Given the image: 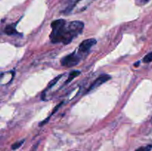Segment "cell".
<instances>
[{
  "instance_id": "cell-8",
  "label": "cell",
  "mask_w": 152,
  "mask_h": 151,
  "mask_svg": "<svg viewBox=\"0 0 152 151\" xmlns=\"http://www.w3.org/2000/svg\"><path fill=\"white\" fill-rule=\"evenodd\" d=\"M142 62H143L144 63H149V62H152V51L148 53V54H146L144 56Z\"/></svg>"
},
{
  "instance_id": "cell-5",
  "label": "cell",
  "mask_w": 152,
  "mask_h": 151,
  "mask_svg": "<svg viewBox=\"0 0 152 151\" xmlns=\"http://www.w3.org/2000/svg\"><path fill=\"white\" fill-rule=\"evenodd\" d=\"M4 33L7 35L11 36V35H18L19 33L16 30V24L15 25H7L4 28Z\"/></svg>"
},
{
  "instance_id": "cell-4",
  "label": "cell",
  "mask_w": 152,
  "mask_h": 151,
  "mask_svg": "<svg viewBox=\"0 0 152 151\" xmlns=\"http://www.w3.org/2000/svg\"><path fill=\"white\" fill-rule=\"evenodd\" d=\"M111 77L109 75H106V74H104V75L100 76L98 77L91 84L90 87L88 89V91H91L92 90H94L96 87H99L100 85H102V84L106 82L107 81H108L109 79H111Z\"/></svg>"
},
{
  "instance_id": "cell-9",
  "label": "cell",
  "mask_w": 152,
  "mask_h": 151,
  "mask_svg": "<svg viewBox=\"0 0 152 151\" xmlns=\"http://www.w3.org/2000/svg\"><path fill=\"white\" fill-rule=\"evenodd\" d=\"M152 149V145H146V146H142L137 149L135 151H151Z\"/></svg>"
},
{
  "instance_id": "cell-3",
  "label": "cell",
  "mask_w": 152,
  "mask_h": 151,
  "mask_svg": "<svg viewBox=\"0 0 152 151\" xmlns=\"http://www.w3.org/2000/svg\"><path fill=\"white\" fill-rule=\"evenodd\" d=\"M96 40L95 38H88V39L84 40L80 43L79 45V48L77 50L78 53L83 56L84 53H88L89 50H91L92 47L94 44H96Z\"/></svg>"
},
{
  "instance_id": "cell-1",
  "label": "cell",
  "mask_w": 152,
  "mask_h": 151,
  "mask_svg": "<svg viewBox=\"0 0 152 151\" xmlns=\"http://www.w3.org/2000/svg\"><path fill=\"white\" fill-rule=\"evenodd\" d=\"M50 39L52 43L68 44L76 37L82 33L84 29V23L81 21L68 22L65 19H57L52 22Z\"/></svg>"
},
{
  "instance_id": "cell-7",
  "label": "cell",
  "mask_w": 152,
  "mask_h": 151,
  "mask_svg": "<svg viewBox=\"0 0 152 151\" xmlns=\"http://www.w3.org/2000/svg\"><path fill=\"white\" fill-rule=\"evenodd\" d=\"M24 142H25V140H24V139L15 142V143L13 144L11 146L12 150H17L18 148H19L21 146H22V144H23Z\"/></svg>"
},
{
  "instance_id": "cell-2",
  "label": "cell",
  "mask_w": 152,
  "mask_h": 151,
  "mask_svg": "<svg viewBox=\"0 0 152 151\" xmlns=\"http://www.w3.org/2000/svg\"><path fill=\"white\" fill-rule=\"evenodd\" d=\"M82 57L83 56L80 54L78 51L73 52L72 53H70V54L64 56L61 59V65L65 68H72L80 63Z\"/></svg>"
},
{
  "instance_id": "cell-6",
  "label": "cell",
  "mask_w": 152,
  "mask_h": 151,
  "mask_svg": "<svg viewBox=\"0 0 152 151\" xmlns=\"http://www.w3.org/2000/svg\"><path fill=\"white\" fill-rule=\"evenodd\" d=\"M80 74V71H78V70H74V71H72V72L70 73L69 76H68V78H67V80H66L65 84H68L69 82H71V81H72L74 78H75L76 77L78 76Z\"/></svg>"
}]
</instances>
